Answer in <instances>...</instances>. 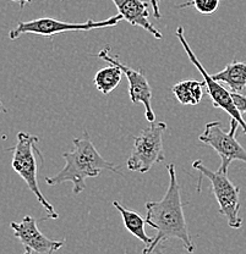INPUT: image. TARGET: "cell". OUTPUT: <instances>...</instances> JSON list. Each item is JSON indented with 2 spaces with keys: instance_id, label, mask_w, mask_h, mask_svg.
<instances>
[{
  "instance_id": "obj_1",
  "label": "cell",
  "mask_w": 246,
  "mask_h": 254,
  "mask_svg": "<svg viewBox=\"0 0 246 254\" xmlns=\"http://www.w3.org/2000/svg\"><path fill=\"white\" fill-rule=\"evenodd\" d=\"M168 175L169 186L163 199L146 203V222L157 230V235L151 246L144 248L142 254H155L156 252L161 254L158 248L170 238L181 241L185 251L189 253H194L195 251L184 214V205L186 203L181 202L180 187L174 164L168 165Z\"/></svg>"
},
{
  "instance_id": "obj_2",
  "label": "cell",
  "mask_w": 246,
  "mask_h": 254,
  "mask_svg": "<svg viewBox=\"0 0 246 254\" xmlns=\"http://www.w3.org/2000/svg\"><path fill=\"white\" fill-rule=\"evenodd\" d=\"M74 150L63 153L65 166L59 174L46 177L49 186H58L64 182H73L74 194H80L86 189V179L98 177L102 171L121 174L120 170L110 161H107L92 143L89 134L83 131L81 137L74 138Z\"/></svg>"
},
{
  "instance_id": "obj_3",
  "label": "cell",
  "mask_w": 246,
  "mask_h": 254,
  "mask_svg": "<svg viewBox=\"0 0 246 254\" xmlns=\"http://www.w3.org/2000/svg\"><path fill=\"white\" fill-rule=\"evenodd\" d=\"M38 142L39 138L37 136L27 132H18L16 144L9 149L12 152L11 166L15 173L18 174V176H21V179L26 182L41 205L46 209L48 213L47 219H58V213L46 199L37 180V171H38L37 157H42L41 150L37 147Z\"/></svg>"
},
{
  "instance_id": "obj_4",
  "label": "cell",
  "mask_w": 246,
  "mask_h": 254,
  "mask_svg": "<svg viewBox=\"0 0 246 254\" xmlns=\"http://www.w3.org/2000/svg\"><path fill=\"white\" fill-rule=\"evenodd\" d=\"M166 131V124L163 121L151 123L145 127L139 136L135 137L134 147L128 159V169L145 174L155 164L162 163L165 159L163 147V133Z\"/></svg>"
},
{
  "instance_id": "obj_5",
  "label": "cell",
  "mask_w": 246,
  "mask_h": 254,
  "mask_svg": "<svg viewBox=\"0 0 246 254\" xmlns=\"http://www.w3.org/2000/svg\"><path fill=\"white\" fill-rule=\"evenodd\" d=\"M192 168L200 171V181H198V190H201V180L207 177L211 181V189L219 205V214L224 215L228 220V225L232 229H240L243 225V219L239 215L240 211V189L235 186L228 179V175L211 171L203 165L202 160L197 159L192 163Z\"/></svg>"
},
{
  "instance_id": "obj_6",
  "label": "cell",
  "mask_w": 246,
  "mask_h": 254,
  "mask_svg": "<svg viewBox=\"0 0 246 254\" xmlns=\"http://www.w3.org/2000/svg\"><path fill=\"white\" fill-rule=\"evenodd\" d=\"M239 123L235 119L230 120L228 132L222 128L221 121H211L206 124L205 131L200 134L198 139L205 144L211 145L221 157V166L217 171L228 175V169L232 161L240 160L246 163V150L237 139V129Z\"/></svg>"
},
{
  "instance_id": "obj_7",
  "label": "cell",
  "mask_w": 246,
  "mask_h": 254,
  "mask_svg": "<svg viewBox=\"0 0 246 254\" xmlns=\"http://www.w3.org/2000/svg\"><path fill=\"white\" fill-rule=\"evenodd\" d=\"M124 18L120 14L112 16V17L107 18V20L102 21H94V20H87L86 22L82 23H71L65 22V21L55 20V18L43 17L37 18L32 21H25V22H18L15 28H12L9 32V38L11 41H15L18 37L22 34L31 33V34H38V36L43 37H53L55 34L64 33V32H75V31H92L98 30V28H107V27H114L119 22H121Z\"/></svg>"
},
{
  "instance_id": "obj_8",
  "label": "cell",
  "mask_w": 246,
  "mask_h": 254,
  "mask_svg": "<svg viewBox=\"0 0 246 254\" xmlns=\"http://www.w3.org/2000/svg\"><path fill=\"white\" fill-rule=\"evenodd\" d=\"M175 36L176 38L180 41L181 46L184 48L187 57H189L190 62L194 64L195 67H196L197 70L200 71L201 75H202L203 81H205L206 83V91L210 94L214 108H219V109H222L223 111H226L227 114H229V115L232 116V119H235V120L239 123V125L243 128V131H244V133L246 134V124L244 123V120H243L242 113L237 109L234 102H233L232 92H229L228 89L224 88L221 84V82L216 81V79L212 77V75H210V73L206 71V68L203 67V65L201 64L200 60L197 59L196 55L194 54L192 49L190 48L189 43H187V39L185 38L184 27H182V26H179V27L176 28Z\"/></svg>"
},
{
  "instance_id": "obj_9",
  "label": "cell",
  "mask_w": 246,
  "mask_h": 254,
  "mask_svg": "<svg viewBox=\"0 0 246 254\" xmlns=\"http://www.w3.org/2000/svg\"><path fill=\"white\" fill-rule=\"evenodd\" d=\"M98 58L102 59L103 62H107L112 65L118 66L124 75L126 76L129 82V95L130 99L135 104L142 103L146 109V119L148 123H153L156 119L155 111L152 109V89H151L150 83H148L146 76H145L144 70H134V68L129 67V66L124 65L123 63L119 62V59L113 58L110 55V48L105 47L98 53Z\"/></svg>"
},
{
  "instance_id": "obj_10",
  "label": "cell",
  "mask_w": 246,
  "mask_h": 254,
  "mask_svg": "<svg viewBox=\"0 0 246 254\" xmlns=\"http://www.w3.org/2000/svg\"><path fill=\"white\" fill-rule=\"evenodd\" d=\"M10 227L14 231L15 237L18 238L26 248L39 254H53L65 245V240H50L44 236L37 227L36 219L31 215H26L20 222L12 221Z\"/></svg>"
},
{
  "instance_id": "obj_11",
  "label": "cell",
  "mask_w": 246,
  "mask_h": 254,
  "mask_svg": "<svg viewBox=\"0 0 246 254\" xmlns=\"http://www.w3.org/2000/svg\"><path fill=\"white\" fill-rule=\"evenodd\" d=\"M118 9L119 14L132 26H139L145 31L150 32L155 38L162 39V32L150 22L148 2L144 0H112Z\"/></svg>"
},
{
  "instance_id": "obj_12",
  "label": "cell",
  "mask_w": 246,
  "mask_h": 254,
  "mask_svg": "<svg viewBox=\"0 0 246 254\" xmlns=\"http://www.w3.org/2000/svg\"><path fill=\"white\" fill-rule=\"evenodd\" d=\"M212 77L226 83L232 92L242 93L246 88V64L233 60L223 70L212 75Z\"/></svg>"
},
{
  "instance_id": "obj_13",
  "label": "cell",
  "mask_w": 246,
  "mask_h": 254,
  "mask_svg": "<svg viewBox=\"0 0 246 254\" xmlns=\"http://www.w3.org/2000/svg\"><path fill=\"white\" fill-rule=\"evenodd\" d=\"M113 205H114V208L120 213L125 229L128 230L131 235H134L137 240L141 241L145 245V247L151 246V243L153 242L155 237H150L146 234V231H145L146 219L142 218V216L140 215L139 213H136V211L124 208V206L119 202H116V200L113 202Z\"/></svg>"
},
{
  "instance_id": "obj_14",
  "label": "cell",
  "mask_w": 246,
  "mask_h": 254,
  "mask_svg": "<svg viewBox=\"0 0 246 254\" xmlns=\"http://www.w3.org/2000/svg\"><path fill=\"white\" fill-rule=\"evenodd\" d=\"M203 88H206L205 81H195V79H185L174 84L171 91L178 102L182 105H197L200 104L203 97Z\"/></svg>"
},
{
  "instance_id": "obj_15",
  "label": "cell",
  "mask_w": 246,
  "mask_h": 254,
  "mask_svg": "<svg viewBox=\"0 0 246 254\" xmlns=\"http://www.w3.org/2000/svg\"><path fill=\"white\" fill-rule=\"evenodd\" d=\"M123 73L124 72L118 66H108V67H103L97 71L93 77V82L99 92H102L103 94H109L120 83Z\"/></svg>"
},
{
  "instance_id": "obj_16",
  "label": "cell",
  "mask_w": 246,
  "mask_h": 254,
  "mask_svg": "<svg viewBox=\"0 0 246 254\" xmlns=\"http://www.w3.org/2000/svg\"><path fill=\"white\" fill-rule=\"evenodd\" d=\"M219 2H221V0H190V1L185 2V4L179 5V7L184 9V7L195 6V9L198 12H201V14L210 15L217 11Z\"/></svg>"
},
{
  "instance_id": "obj_17",
  "label": "cell",
  "mask_w": 246,
  "mask_h": 254,
  "mask_svg": "<svg viewBox=\"0 0 246 254\" xmlns=\"http://www.w3.org/2000/svg\"><path fill=\"white\" fill-rule=\"evenodd\" d=\"M232 98L233 102H234L237 109L240 111V113H245L246 111V95L242 93H235V92H232Z\"/></svg>"
},
{
  "instance_id": "obj_18",
  "label": "cell",
  "mask_w": 246,
  "mask_h": 254,
  "mask_svg": "<svg viewBox=\"0 0 246 254\" xmlns=\"http://www.w3.org/2000/svg\"><path fill=\"white\" fill-rule=\"evenodd\" d=\"M151 5H152V9H153V16H155L156 20H160L162 17L160 12V1L158 0H151Z\"/></svg>"
},
{
  "instance_id": "obj_19",
  "label": "cell",
  "mask_w": 246,
  "mask_h": 254,
  "mask_svg": "<svg viewBox=\"0 0 246 254\" xmlns=\"http://www.w3.org/2000/svg\"><path fill=\"white\" fill-rule=\"evenodd\" d=\"M11 1L18 2V4H20V6H21V9H22V7L25 6V4H27V2L33 1V0H11Z\"/></svg>"
},
{
  "instance_id": "obj_20",
  "label": "cell",
  "mask_w": 246,
  "mask_h": 254,
  "mask_svg": "<svg viewBox=\"0 0 246 254\" xmlns=\"http://www.w3.org/2000/svg\"><path fill=\"white\" fill-rule=\"evenodd\" d=\"M23 254H32V251H31L30 248H26L25 253H23Z\"/></svg>"
},
{
  "instance_id": "obj_21",
  "label": "cell",
  "mask_w": 246,
  "mask_h": 254,
  "mask_svg": "<svg viewBox=\"0 0 246 254\" xmlns=\"http://www.w3.org/2000/svg\"><path fill=\"white\" fill-rule=\"evenodd\" d=\"M242 116H243V120H244V123L246 124V111H245V113L242 114Z\"/></svg>"
},
{
  "instance_id": "obj_22",
  "label": "cell",
  "mask_w": 246,
  "mask_h": 254,
  "mask_svg": "<svg viewBox=\"0 0 246 254\" xmlns=\"http://www.w3.org/2000/svg\"><path fill=\"white\" fill-rule=\"evenodd\" d=\"M0 109H1V102H0Z\"/></svg>"
},
{
  "instance_id": "obj_23",
  "label": "cell",
  "mask_w": 246,
  "mask_h": 254,
  "mask_svg": "<svg viewBox=\"0 0 246 254\" xmlns=\"http://www.w3.org/2000/svg\"><path fill=\"white\" fill-rule=\"evenodd\" d=\"M158 1H160V0H158Z\"/></svg>"
}]
</instances>
